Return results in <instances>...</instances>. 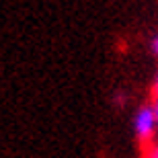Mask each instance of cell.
<instances>
[{
    "label": "cell",
    "instance_id": "obj_4",
    "mask_svg": "<svg viewBox=\"0 0 158 158\" xmlns=\"http://www.w3.org/2000/svg\"><path fill=\"white\" fill-rule=\"evenodd\" d=\"M152 107H154V113H156V123H158V99H154Z\"/></svg>",
    "mask_w": 158,
    "mask_h": 158
},
{
    "label": "cell",
    "instance_id": "obj_1",
    "mask_svg": "<svg viewBox=\"0 0 158 158\" xmlns=\"http://www.w3.org/2000/svg\"><path fill=\"white\" fill-rule=\"evenodd\" d=\"M134 131L135 138L144 144H150L152 138L158 134V123H156V113L152 105H144L135 111L134 117Z\"/></svg>",
    "mask_w": 158,
    "mask_h": 158
},
{
    "label": "cell",
    "instance_id": "obj_2",
    "mask_svg": "<svg viewBox=\"0 0 158 158\" xmlns=\"http://www.w3.org/2000/svg\"><path fill=\"white\" fill-rule=\"evenodd\" d=\"M144 156H146V158H158V144H148Z\"/></svg>",
    "mask_w": 158,
    "mask_h": 158
},
{
    "label": "cell",
    "instance_id": "obj_3",
    "mask_svg": "<svg viewBox=\"0 0 158 158\" xmlns=\"http://www.w3.org/2000/svg\"><path fill=\"white\" fill-rule=\"evenodd\" d=\"M150 52H152L154 58H158V33L152 37V41H150Z\"/></svg>",
    "mask_w": 158,
    "mask_h": 158
},
{
    "label": "cell",
    "instance_id": "obj_5",
    "mask_svg": "<svg viewBox=\"0 0 158 158\" xmlns=\"http://www.w3.org/2000/svg\"><path fill=\"white\" fill-rule=\"evenodd\" d=\"M154 99H158V76L154 80Z\"/></svg>",
    "mask_w": 158,
    "mask_h": 158
}]
</instances>
